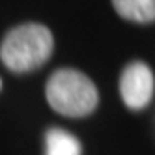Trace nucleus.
I'll return each mask as SVG.
<instances>
[{"mask_svg":"<svg viewBox=\"0 0 155 155\" xmlns=\"http://www.w3.org/2000/svg\"><path fill=\"white\" fill-rule=\"evenodd\" d=\"M54 49V38L51 30L38 23H26L12 28L6 34L0 58L13 73H28L41 68Z\"/></svg>","mask_w":155,"mask_h":155,"instance_id":"f257e3e1","label":"nucleus"},{"mask_svg":"<svg viewBox=\"0 0 155 155\" xmlns=\"http://www.w3.org/2000/svg\"><path fill=\"white\" fill-rule=\"evenodd\" d=\"M47 101L62 116L82 118L92 114L97 103V88L88 75L77 69H58L47 81Z\"/></svg>","mask_w":155,"mask_h":155,"instance_id":"f03ea898","label":"nucleus"},{"mask_svg":"<svg viewBox=\"0 0 155 155\" xmlns=\"http://www.w3.org/2000/svg\"><path fill=\"white\" fill-rule=\"evenodd\" d=\"M153 90H155L153 73L144 62L135 60L124 69L120 79V94L124 103L131 110L146 108L153 99Z\"/></svg>","mask_w":155,"mask_h":155,"instance_id":"7ed1b4c3","label":"nucleus"},{"mask_svg":"<svg viewBox=\"0 0 155 155\" xmlns=\"http://www.w3.org/2000/svg\"><path fill=\"white\" fill-rule=\"evenodd\" d=\"M116 13L133 23H153L155 0H112Z\"/></svg>","mask_w":155,"mask_h":155,"instance_id":"20e7f679","label":"nucleus"},{"mask_svg":"<svg viewBox=\"0 0 155 155\" xmlns=\"http://www.w3.org/2000/svg\"><path fill=\"white\" fill-rule=\"evenodd\" d=\"M45 155H81V142L64 129H49L45 135Z\"/></svg>","mask_w":155,"mask_h":155,"instance_id":"39448f33","label":"nucleus"}]
</instances>
